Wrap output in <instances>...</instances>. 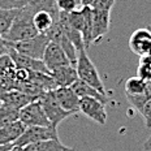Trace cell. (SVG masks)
<instances>
[{"instance_id": "obj_1", "label": "cell", "mask_w": 151, "mask_h": 151, "mask_svg": "<svg viewBox=\"0 0 151 151\" xmlns=\"http://www.w3.org/2000/svg\"><path fill=\"white\" fill-rule=\"evenodd\" d=\"M33 16H34V11L31 9L29 4L26 7L18 9L13 22H12L11 29L1 38L4 40H7V42L14 43V42L30 39V38L35 37L37 34H39L33 24Z\"/></svg>"}, {"instance_id": "obj_2", "label": "cell", "mask_w": 151, "mask_h": 151, "mask_svg": "<svg viewBox=\"0 0 151 151\" xmlns=\"http://www.w3.org/2000/svg\"><path fill=\"white\" fill-rule=\"evenodd\" d=\"M76 70L78 74V80L89 83L94 89H96L100 94L106 95L104 85L99 77V73L96 70L94 63L90 60L89 55L86 52V48H80L77 51V64H76Z\"/></svg>"}, {"instance_id": "obj_3", "label": "cell", "mask_w": 151, "mask_h": 151, "mask_svg": "<svg viewBox=\"0 0 151 151\" xmlns=\"http://www.w3.org/2000/svg\"><path fill=\"white\" fill-rule=\"evenodd\" d=\"M50 42L51 40L47 34H37L35 37L30 38V39L14 43L8 42V45L11 48H13L14 51H17L21 55H25L31 59H37V60H42Z\"/></svg>"}, {"instance_id": "obj_4", "label": "cell", "mask_w": 151, "mask_h": 151, "mask_svg": "<svg viewBox=\"0 0 151 151\" xmlns=\"http://www.w3.org/2000/svg\"><path fill=\"white\" fill-rule=\"evenodd\" d=\"M38 100H39L40 106H42L43 111H45L50 122H51V125L56 129H58L59 124H60L63 120H65V119L69 117L70 115H73V113L65 111L60 106V103H59V100L55 95V90L43 93V95Z\"/></svg>"}, {"instance_id": "obj_5", "label": "cell", "mask_w": 151, "mask_h": 151, "mask_svg": "<svg viewBox=\"0 0 151 151\" xmlns=\"http://www.w3.org/2000/svg\"><path fill=\"white\" fill-rule=\"evenodd\" d=\"M47 139H59L58 129L53 127H27L13 146L25 147L31 143L42 142Z\"/></svg>"}, {"instance_id": "obj_6", "label": "cell", "mask_w": 151, "mask_h": 151, "mask_svg": "<svg viewBox=\"0 0 151 151\" xmlns=\"http://www.w3.org/2000/svg\"><path fill=\"white\" fill-rule=\"evenodd\" d=\"M18 120H20L25 127H52L50 120L47 119L39 100L31 102L24 108L20 109L18 113Z\"/></svg>"}, {"instance_id": "obj_7", "label": "cell", "mask_w": 151, "mask_h": 151, "mask_svg": "<svg viewBox=\"0 0 151 151\" xmlns=\"http://www.w3.org/2000/svg\"><path fill=\"white\" fill-rule=\"evenodd\" d=\"M104 106L106 103L90 96L80 99V112H82L85 116L100 125H104L107 122V112Z\"/></svg>"}, {"instance_id": "obj_8", "label": "cell", "mask_w": 151, "mask_h": 151, "mask_svg": "<svg viewBox=\"0 0 151 151\" xmlns=\"http://www.w3.org/2000/svg\"><path fill=\"white\" fill-rule=\"evenodd\" d=\"M42 60L46 64V67L50 69V72H51L52 69L58 68V67H63V65L70 64V61H69V59H68L67 53L64 52V50H63L56 42H52V40L48 43V46H47Z\"/></svg>"}, {"instance_id": "obj_9", "label": "cell", "mask_w": 151, "mask_h": 151, "mask_svg": "<svg viewBox=\"0 0 151 151\" xmlns=\"http://www.w3.org/2000/svg\"><path fill=\"white\" fill-rule=\"evenodd\" d=\"M111 12L93 9V43L100 42L109 30Z\"/></svg>"}, {"instance_id": "obj_10", "label": "cell", "mask_w": 151, "mask_h": 151, "mask_svg": "<svg viewBox=\"0 0 151 151\" xmlns=\"http://www.w3.org/2000/svg\"><path fill=\"white\" fill-rule=\"evenodd\" d=\"M129 47L136 55L146 56L151 51V31L147 29H138L132 34L129 39Z\"/></svg>"}, {"instance_id": "obj_11", "label": "cell", "mask_w": 151, "mask_h": 151, "mask_svg": "<svg viewBox=\"0 0 151 151\" xmlns=\"http://www.w3.org/2000/svg\"><path fill=\"white\" fill-rule=\"evenodd\" d=\"M8 53L11 55L12 60L14 61L16 68L26 69V70H31V72H43V73L51 74L50 69L46 67V64L43 63V60H37V59L27 58V56L21 55V53H18L17 51H14V50L11 48V47H9Z\"/></svg>"}, {"instance_id": "obj_12", "label": "cell", "mask_w": 151, "mask_h": 151, "mask_svg": "<svg viewBox=\"0 0 151 151\" xmlns=\"http://www.w3.org/2000/svg\"><path fill=\"white\" fill-rule=\"evenodd\" d=\"M55 95L59 103L65 111L70 113L80 112V96L74 93L72 87H58L55 89Z\"/></svg>"}, {"instance_id": "obj_13", "label": "cell", "mask_w": 151, "mask_h": 151, "mask_svg": "<svg viewBox=\"0 0 151 151\" xmlns=\"http://www.w3.org/2000/svg\"><path fill=\"white\" fill-rule=\"evenodd\" d=\"M51 77L58 87H70L78 80V74L73 65H63L51 70Z\"/></svg>"}, {"instance_id": "obj_14", "label": "cell", "mask_w": 151, "mask_h": 151, "mask_svg": "<svg viewBox=\"0 0 151 151\" xmlns=\"http://www.w3.org/2000/svg\"><path fill=\"white\" fill-rule=\"evenodd\" d=\"M58 21H59V16L52 14L51 12H48V11H45V9L34 11L33 24H34V26H35V29L39 34H47L56 24H58Z\"/></svg>"}, {"instance_id": "obj_15", "label": "cell", "mask_w": 151, "mask_h": 151, "mask_svg": "<svg viewBox=\"0 0 151 151\" xmlns=\"http://www.w3.org/2000/svg\"><path fill=\"white\" fill-rule=\"evenodd\" d=\"M0 100H1V104L9 106L16 109H21V108H24L25 106L29 104V103L35 102V100H33L30 96H27L26 94H24L22 91H18V90L0 94Z\"/></svg>"}, {"instance_id": "obj_16", "label": "cell", "mask_w": 151, "mask_h": 151, "mask_svg": "<svg viewBox=\"0 0 151 151\" xmlns=\"http://www.w3.org/2000/svg\"><path fill=\"white\" fill-rule=\"evenodd\" d=\"M26 127L20 120L0 129V145H13L24 133Z\"/></svg>"}, {"instance_id": "obj_17", "label": "cell", "mask_w": 151, "mask_h": 151, "mask_svg": "<svg viewBox=\"0 0 151 151\" xmlns=\"http://www.w3.org/2000/svg\"><path fill=\"white\" fill-rule=\"evenodd\" d=\"M24 151H74V149L63 145L59 139H47L25 146Z\"/></svg>"}, {"instance_id": "obj_18", "label": "cell", "mask_w": 151, "mask_h": 151, "mask_svg": "<svg viewBox=\"0 0 151 151\" xmlns=\"http://www.w3.org/2000/svg\"><path fill=\"white\" fill-rule=\"evenodd\" d=\"M70 87L74 90V93L77 94L80 98L90 96V98H95V99H98V100H100V102H103V103H107V96L106 95L100 94L96 89H94L93 86H90L89 83L83 82V81H81V80H77Z\"/></svg>"}, {"instance_id": "obj_19", "label": "cell", "mask_w": 151, "mask_h": 151, "mask_svg": "<svg viewBox=\"0 0 151 151\" xmlns=\"http://www.w3.org/2000/svg\"><path fill=\"white\" fill-rule=\"evenodd\" d=\"M18 9H4L0 7V37H3L11 29Z\"/></svg>"}, {"instance_id": "obj_20", "label": "cell", "mask_w": 151, "mask_h": 151, "mask_svg": "<svg viewBox=\"0 0 151 151\" xmlns=\"http://www.w3.org/2000/svg\"><path fill=\"white\" fill-rule=\"evenodd\" d=\"M145 90H146V81L137 76L130 77L125 82V95H138L145 93Z\"/></svg>"}, {"instance_id": "obj_21", "label": "cell", "mask_w": 151, "mask_h": 151, "mask_svg": "<svg viewBox=\"0 0 151 151\" xmlns=\"http://www.w3.org/2000/svg\"><path fill=\"white\" fill-rule=\"evenodd\" d=\"M18 113H20V109L12 108V107L5 106V104L0 106V129L17 121Z\"/></svg>"}, {"instance_id": "obj_22", "label": "cell", "mask_w": 151, "mask_h": 151, "mask_svg": "<svg viewBox=\"0 0 151 151\" xmlns=\"http://www.w3.org/2000/svg\"><path fill=\"white\" fill-rule=\"evenodd\" d=\"M16 65L9 53H4L0 56V77L14 78Z\"/></svg>"}, {"instance_id": "obj_23", "label": "cell", "mask_w": 151, "mask_h": 151, "mask_svg": "<svg viewBox=\"0 0 151 151\" xmlns=\"http://www.w3.org/2000/svg\"><path fill=\"white\" fill-rule=\"evenodd\" d=\"M21 86H22V82L17 81L16 78L0 77V94L8 93V91H13V90L21 91Z\"/></svg>"}, {"instance_id": "obj_24", "label": "cell", "mask_w": 151, "mask_h": 151, "mask_svg": "<svg viewBox=\"0 0 151 151\" xmlns=\"http://www.w3.org/2000/svg\"><path fill=\"white\" fill-rule=\"evenodd\" d=\"M33 0H0V7L4 9H21Z\"/></svg>"}, {"instance_id": "obj_25", "label": "cell", "mask_w": 151, "mask_h": 151, "mask_svg": "<svg viewBox=\"0 0 151 151\" xmlns=\"http://www.w3.org/2000/svg\"><path fill=\"white\" fill-rule=\"evenodd\" d=\"M56 4L60 12L64 13H70L77 9V7L80 5V3L77 0H56Z\"/></svg>"}, {"instance_id": "obj_26", "label": "cell", "mask_w": 151, "mask_h": 151, "mask_svg": "<svg viewBox=\"0 0 151 151\" xmlns=\"http://www.w3.org/2000/svg\"><path fill=\"white\" fill-rule=\"evenodd\" d=\"M137 77L142 78V80L146 81V82L151 81V64L139 63V67L137 69Z\"/></svg>"}, {"instance_id": "obj_27", "label": "cell", "mask_w": 151, "mask_h": 151, "mask_svg": "<svg viewBox=\"0 0 151 151\" xmlns=\"http://www.w3.org/2000/svg\"><path fill=\"white\" fill-rule=\"evenodd\" d=\"M116 0H95V3L93 4V9H99V11H108L111 12L112 7L115 5Z\"/></svg>"}, {"instance_id": "obj_28", "label": "cell", "mask_w": 151, "mask_h": 151, "mask_svg": "<svg viewBox=\"0 0 151 151\" xmlns=\"http://www.w3.org/2000/svg\"><path fill=\"white\" fill-rule=\"evenodd\" d=\"M141 115L143 116V120H145V125H146V128H151V99L147 100L146 104L143 106Z\"/></svg>"}, {"instance_id": "obj_29", "label": "cell", "mask_w": 151, "mask_h": 151, "mask_svg": "<svg viewBox=\"0 0 151 151\" xmlns=\"http://www.w3.org/2000/svg\"><path fill=\"white\" fill-rule=\"evenodd\" d=\"M9 51V46H8V42L4 40L1 37H0V56L4 55V53H8Z\"/></svg>"}, {"instance_id": "obj_30", "label": "cell", "mask_w": 151, "mask_h": 151, "mask_svg": "<svg viewBox=\"0 0 151 151\" xmlns=\"http://www.w3.org/2000/svg\"><path fill=\"white\" fill-rule=\"evenodd\" d=\"M95 0H81V7H93Z\"/></svg>"}, {"instance_id": "obj_31", "label": "cell", "mask_w": 151, "mask_h": 151, "mask_svg": "<svg viewBox=\"0 0 151 151\" xmlns=\"http://www.w3.org/2000/svg\"><path fill=\"white\" fill-rule=\"evenodd\" d=\"M143 149L146 151H151V136L149 137V139L143 143Z\"/></svg>"}, {"instance_id": "obj_32", "label": "cell", "mask_w": 151, "mask_h": 151, "mask_svg": "<svg viewBox=\"0 0 151 151\" xmlns=\"http://www.w3.org/2000/svg\"><path fill=\"white\" fill-rule=\"evenodd\" d=\"M13 147V145H0V151H9Z\"/></svg>"}, {"instance_id": "obj_33", "label": "cell", "mask_w": 151, "mask_h": 151, "mask_svg": "<svg viewBox=\"0 0 151 151\" xmlns=\"http://www.w3.org/2000/svg\"><path fill=\"white\" fill-rule=\"evenodd\" d=\"M9 151H24V147H20V146H13Z\"/></svg>"}, {"instance_id": "obj_34", "label": "cell", "mask_w": 151, "mask_h": 151, "mask_svg": "<svg viewBox=\"0 0 151 151\" xmlns=\"http://www.w3.org/2000/svg\"><path fill=\"white\" fill-rule=\"evenodd\" d=\"M149 58L151 59V51H150V53H149Z\"/></svg>"}, {"instance_id": "obj_35", "label": "cell", "mask_w": 151, "mask_h": 151, "mask_svg": "<svg viewBox=\"0 0 151 151\" xmlns=\"http://www.w3.org/2000/svg\"><path fill=\"white\" fill-rule=\"evenodd\" d=\"M77 1H78V3H80V5H81V0H77Z\"/></svg>"}, {"instance_id": "obj_36", "label": "cell", "mask_w": 151, "mask_h": 151, "mask_svg": "<svg viewBox=\"0 0 151 151\" xmlns=\"http://www.w3.org/2000/svg\"><path fill=\"white\" fill-rule=\"evenodd\" d=\"M149 30H150V31H151V26H149Z\"/></svg>"}, {"instance_id": "obj_37", "label": "cell", "mask_w": 151, "mask_h": 151, "mask_svg": "<svg viewBox=\"0 0 151 151\" xmlns=\"http://www.w3.org/2000/svg\"><path fill=\"white\" fill-rule=\"evenodd\" d=\"M0 106H1V100H0Z\"/></svg>"}]
</instances>
